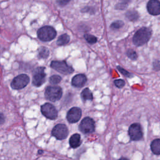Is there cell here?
Here are the masks:
<instances>
[{
	"mask_svg": "<svg viewBox=\"0 0 160 160\" xmlns=\"http://www.w3.org/2000/svg\"><path fill=\"white\" fill-rule=\"evenodd\" d=\"M127 6H128L127 2L124 1V2H121L118 3V4L116 5V9H124L125 8H127Z\"/></svg>",
	"mask_w": 160,
	"mask_h": 160,
	"instance_id": "484cf974",
	"label": "cell"
},
{
	"mask_svg": "<svg viewBox=\"0 0 160 160\" xmlns=\"http://www.w3.org/2000/svg\"><path fill=\"white\" fill-rule=\"evenodd\" d=\"M81 98L83 101H91L93 99L92 93L89 88H85L81 92Z\"/></svg>",
	"mask_w": 160,
	"mask_h": 160,
	"instance_id": "e0dca14e",
	"label": "cell"
},
{
	"mask_svg": "<svg viewBox=\"0 0 160 160\" xmlns=\"http://www.w3.org/2000/svg\"><path fill=\"white\" fill-rule=\"evenodd\" d=\"M117 68L118 69V71L124 76H126L127 78H131L132 77V74L131 73H130L129 71H128L127 70L123 69L122 68L120 67L119 66H117Z\"/></svg>",
	"mask_w": 160,
	"mask_h": 160,
	"instance_id": "cb8c5ba5",
	"label": "cell"
},
{
	"mask_svg": "<svg viewBox=\"0 0 160 160\" xmlns=\"http://www.w3.org/2000/svg\"><path fill=\"white\" fill-rule=\"evenodd\" d=\"M70 41V37L68 34H61L59 38H58L56 44L58 46H64L67 44Z\"/></svg>",
	"mask_w": 160,
	"mask_h": 160,
	"instance_id": "9a60e30c",
	"label": "cell"
},
{
	"mask_svg": "<svg viewBox=\"0 0 160 160\" xmlns=\"http://www.w3.org/2000/svg\"><path fill=\"white\" fill-rule=\"evenodd\" d=\"M38 57L41 59H46L49 55V51L46 47H40L38 49Z\"/></svg>",
	"mask_w": 160,
	"mask_h": 160,
	"instance_id": "d6986e66",
	"label": "cell"
},
{
	"mask_svg": "<svg viewBox=\"0 0 160 160\" xmlns=\"http://www.w3.org/2000/svg\"><path fill=\"white\" fill-rule=\"evenodd\" d=\"M151 149L154 154H160V139H156L152 141Z\"/></svg>",
	"mask_w": 160,
	"mask_h": 160,
	"instance_id": "2e32d148",
	"label": "cell"
},
{
	"mask_svg": "<svg viewBox=\"0 0 160 160\" xmlns=\"http://www.w3.org/2000/svg\"><path fill=\"white\" fill-rule=\"evenodd\" d=\"M81 115V109L78 107H73L68 111L66 119L69 122L75 123L80 119Z\"/></svg>",
	"mask_w": 160,
	"mask_h": 160,
	"instance_id": "8fae6325",
	"label": "cell"
},
{
	"mask_svg": "<svg viewBox=\"0 0 160 160\" xmlns=\"http://www.w3.org/2000/svg\"><path fill=\"white\" fill-rule=\"evenodd\" d=\"M69 144L71 148H76L81 144V136L79 134L76 133L71 136L69 139Z\"/></svg>",
	"mask_w": 160,
	"mask_h": 160,
	"instance_id": "5bb4252c",
	"label": "cell"
},
{
	"mask_svg": "<svg viewBox=\"0 0 160 160\" xmlns=\"http://www.w3.org/2000/svg\"><path fill=\"white\" fill-rule=\"evenodd\" d=\"M126 17L131 21H135L139 18L138 12L135 10L128 11L125 14Z\"/></svg>",
	"mask_w": 160,
	"mask_h": 160,
	"instance_id": "ac0fdd59",
	"label": "cell"
},
{
	"mask_svg": "<svg viewBox=\"0 0 160 160\" xmlns=\"http://www.w3.org/2000/svg\"><path fill=\"white\" fill-rule=\"evenodd\" d=\"M51 134L57 139L62 140L68 136V129L65 124H58L53 128Z\"/></svg>",
	"mask_w": 160,
	"mask_h": 160,
	"instance_id": "9c48e42d",
	"label": "cell"
},
{
	"mask_svg": "<svg viewBox=\"0 0 160 160\" xmlns=\"http://www.w3.org/2000/svg\"><path fill=\"white\" fill-rule=\"evenodd\" d=\"M44 95L46 99L55 102L61 98L62 91L61 88L58 86H50L46 88Z\"/></svg>",
	"mask_w": 160,
	"mask_h": 160,
	"instance_id": "3957f363",
	"label": "cell"
},
{
	"mask_svg": "<svg viewBox=\"0 0 160 160\" xmlns=\"http://www.w3.org/2000/svg\"><path fill=\"white\" fill-rule=\"evenodd\" d=\"M129 136L132 141H139L142 138V130L139 123L132 124L128 130Z\"/></svg>",
	"mask_w": 160,
	"mask_h": 160,
	"instance_id": "30bf717a",
	"label": "cell"
},
{
	"mask_svg": "<svg viewBox=\"0 0 160 160\" xmlns=\"http://www.w3.org/2000/svg\"><path fill=\"white\" fill-rule=\"evenodd\" d=\"M84 38L86 39V41L91 44H95L98 41L97 38L96 36H94L92 34H85L84 35Z\"/></svg>",
	"mask_w": 160,
	"mask_h": 160,
	"instance_id": "ffe728a7",
	"label": "cell"
},
{
	"mask_svg": "<svg viewBox=\"0 0 160 160\" xmlns=\"http://www.w3.org/2000/svg\"><path fill=\"white\" fill-rule=\"evenodd\" d=\"M41 111L42 115L49 119H55L58 117V111L51 103H44L41 107Z\"/></svg>",
	"mask_w": 160,
	"mask_h": 160,
	"instance_id": "52a82bcc",
	"label": "cell"
},
{
	"mask_svg": "<svg viewBox=\"0 0 160 160\" xmlns=\"http://www.w3.org/2000/svg\"><path fill=\"white\" fill-rule=\"evenodd\" d=\"M114 85L118 88H122L125 86V81L123 79H118L114 81Z\"/></svg>",
	"mask_w": 160,
	"mask_h": 160,
	"instance_id": "d4e9b609",
	"label": "cell"
},
{
	"mask_svg": "<svg viewBox=\"0 0 160 160\" xmlns=\"http://www.w3.org/2000/svg\"><path fill=\"white\" fill-rule=\"evenodd\" d=\"M79 128L81 132L84 134L93 132L95 129L94 121L92 118L89 117H86L81 121Z\"/></svg>",
	"mask_w": 160,
	"mask_h": 160,
	"instance_id": "ba28073f",
	"label": "cell"
},
{
	"mask_svg": "<svg viewBox=\"0 0 160 160\" xmlns=\"http://www.w3.org/2000/svg\"><path fill=\"white\" fill-rule=\"evenodd\" d=\"M61 77L60 76L56 75V74L51 76L49 79L50 84H51L52 85L57 84L61 82Z\"/></svg>",
	"mask_w": 160,
	"mask_h": 160,
	"instance_id": "44dd1931",
	"label": "cell"
},
{
	"mask_svg": "<svg viewBox=\"0 0 160 160\" xmlns=\"http://www.w3.org/2000/svg\"><path fill=\"white\" fill-rule=\"evenodd\" d=\"M42 152V151H41V150L39 151V154H41Z\"/></svg>",
	"mask_w": 160,
	"mask_h": 160,
	"instance_id": "1f68e13d",
	"label": "cell"
},
{
	"mask_svg": "<svg viewBox=\"0 0 160 160\" xmlns=\"http://www.w3.org/2000/svg\"><path fill=\"white\" fill-rule=\"evenodd\" d=\"M5 121V117L2 113L0 112V124H2Z\"/></svg>",
	"mask_w": 160,
	"mask_h": 160,
	"instance_id": "f546056e",
	"label": "cell"
},
{
	"mask_svg": "<svg viewBox=\"0 0 160 160\" xmlns=\"http://www.w3.org/2000/svg\"><path fill=\"white\" fill-rule=\"evenodd\" d=\"M92 11H93V9H92V8H91V7H88V6L82 9V10H81L82 12H89V13H91V14L93 13Z\"/></svg>",
	"mask_w": 160,
	"mask_h": 160,
	"instance_id": "f1b7e54d",
	"label": "cell"
},
{
	"mask_svg": "<svg viewBox=\"0 0 160 160\" xmlns=\"http://www.w3.org/2000/svg\"><path fill=\"white\" fill-rule=\"evenodd\" d=\"M29 82V78L26 74H21L16 76L11 82V87L14 89H21Z\"/></svg>",
	"mask_w": 160,
	"mask_h": 160,
	"instance_id": "8992f818",
	"label": "cell"
},
{
	"mask_svg": "<svg viewBox=\"0 0 160 160\" xmlns=\"http://www.w3.org/2000/svg\"><path fill=\"white\" fill-rule=\"evenodd\" d=\"M126 54L128 57L131 59V60H136L138 58V54L133 49H128L126 52Z\"/></svg>",
	"mask_w": 160,
	"mask_h": 160,
	"instance_id": "603a6c76",
	"label": "cell"
},
{
	"mask_svg": "<svg viewBox=\"0 0 160 160\" xmlns=\"http://www.w3.org/2000/svg\"><path fill=\"white\" fill-rule=\"evenodd\" d=\"M153 68L156 71L160 70V61L158 60H156L153 62Z\"/></svg>",
	"mask_w": 160,
	"mask_h": 160,
	"instance_id": "4316f807",
	"label": "cell"
},
{
	"mask_svg": "<svg viewBox=\"0 0 160 160\" xmlns=\"http://www.w3.org/2000/svg\"><path fill=\"white\" fill-rule=\"evenodd\" d=\"M152 35V31L147 27H142L139 29L134 34L132 42L136 46H141L145 44L150 39Z\"/></svg>",
	"mask_w": 160,
	"mask_h": 160,
	"instance_id": "6da1fadb",
	"label": "cell"
},
{
	"mask_svg": "<svg viewBox=\"0 0 160 160\" xmlns=\"http://www.w3.org/2000/svg\"><path fill=\"white\" fill-rule=\"evenodd\" d=\"M87 82V78L83 74H78L73 76L71 80V84L75 88H81Z\"/></svg>",
	"mask_w": 160,
	"mask_h": 160,
	"instance_id": "4fadbf2b",
	"label": "cell"
},
{
	"mask_svg": "<svg viewBox=\"0 0 160 160\" xmlns=\"http://www.w3.org/2000/svg\"><path fill=\"white\" fill-rule=\"evenodd\" d=\"M37 36L42 41H51L56 38V31L52 26H45L38 30Z\"/></svg>",
	"mask_w": 160,
	"mask_h": 160,
	"instance_id": "7a4b0ae2",
	"label": "cell"
},
{
	"mask_svg": "<svg viewBox=\"0 0 160 160\" xmlns=\"http://www.w3.org/2000/svg\"><path fill=\"white\" fill-rule=\"evenodd\" d=\"M69 2V1H66V0H61V1H56L57 4H58L59 6H61V7H62V6H66Z\"/></svg>",
	"mask_w": 160,
	"mask_h": 160,
	"instance_id": "83f0119b",
	"label": "cell"
},
{
	"mask_svg": "<svg viewBox=\"0 0 160 160\" xmlns=\"http://www.w3.org/2000/svg\"><path fill=\"white\" fill-rule=\"evenodd\" d=\"M124 26V22L121 20H118L113 22L111 24V28L112 29H118L121 28Z\"/></svg>",
	"mask_w": 160,
	"mask_h": 160,
	"instance_id": "7402d4cb",
	"label": "cell"
},
{
	"mask_svg": "<svg viewBox=\"0 0 160 160\" xmlns=\"http://www.w3.org/2000/svg\"><path fill=\"white\" fill-rule=\"evenodd\" d=\"M119 160H128V159H126V158H122L119 159Z\"/></svg>",
	"mask_w": 160,
	"mask_h": 160,
	"instance_id": "4dcf8cb0",
	"label": "cell"
},
{
	"mask_svg": "<svg viewBox=\"0 0 160 160\" xmlns=\"http://www.w3.org/2000/svg\"><path fill=\"white\" fill-rule=\"evenodd\" d=\"M147 10L152 16L160 14V2L158 0H151L147 4Z\"/></svg>",
	"mask_w": 160,
	"mask_h": 160,
	"instance_id": "7c38bea8",
	"label": "cell"
},
{
	"mask_svg": "<svg viewBox=\"0 0 160 160\" xmlns=\"http://www.w3.org/2000/svg\"><path fill=\"white\" fill-rule=\"evenodd\" d=\"M51 68L62 74H69L74 72V69L65 61H52Z\"/></svg>",
	"mask_w": 160,
	"mask_h": 160,
	"instance_id": "277c9868",
	"label": "cell"
},
{
	"mask_svg": "<svg viewBox=\"0 0 160 160\" xmlns=\"http://www.w3.org/2000/svg\"><path fill=\"white\" fill-rule=\"evenodd\" d=\"M44 67H38L33 71L32 74V83L34 86L36 87L41 86L46 80V74L44 72Z\"/></svg>",
	"mask_w": 160,
	"mask_h": 160,
	"instance_id": "5b68a950",
	"label": "cell"
}]
</instances>
